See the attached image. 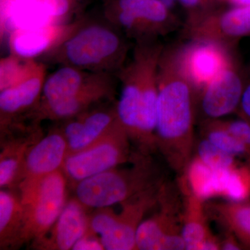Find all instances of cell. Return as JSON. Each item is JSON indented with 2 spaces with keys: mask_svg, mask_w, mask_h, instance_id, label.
Returning <instances> with one entry per match:
<instances>
[{
  "mask_svg": "<svg viewBox=\"0 0 250 250\" xmlns=\"http://www.w3.org/2000/svg\"><path fill=\"white\" fill-rule=\"evenodd\" d=\"M168 223L162 215H156L140 223L136 231V249L161 250L166 236L170 234Z\"/></svg>",
  "mask_w": 250,
  "mask_h": 250,
  "instance_id": "7402d4cb",
  "label": "cell"
},
{
  "mask_svg": "<svg viewBox=\"0 0 250 250\" xmlns=\"http://www.w3.org/2000/svg\"><path fill=\"white\" fill-rule=\"evenodd\" d=\"M129 136L121 122L107 134L80 152L67 156L62 171L75 187L89 178L118 167L129 158Z\"/></svg>",
  "mask_w": 250,
  "mask_h": 250,
  "instance_id": "8992f818",
  "label": "cell"
},
{
  "mask_svg": "<svg viewBox=\"0 0 250 250\" xmlns=\"http://www.w3.org/2000/svg\"><path fill=\"white\" fill-rule=\"evenodd\" d=\"M160 1L161 2L164 3L167 7H168L169 9H170V7H172V6H173L175 0H160Z\"/></svg>",
  "mask_w": 250,
  "mask_h": 250,
  "instance_id": "8d00e7d4",
  "label": "cell"
},
{
  "mask_svg": "<svg viewBox=\"0 0 250 250\" xmlns=\"http://www.w3.org/2000/svg\"><path fill=\"white\" fill-rule=\"evenodd\" d=\"M57 24L44 0H7L1 16V35Z\"/></svg>",
  "mask_w": 250,
  "mask_h": 250,
  "instance_id": "ac0fdd59",
  "label": "cell"
},
{
  "mask_svg": "<svg viewBox=\"0 0 250 250\" xmlns=\"http://www.w3.org/2000/svg\"><path fill=\"white\" fill-rule=\"evenodd\" d=\"M94 73L95 72L62 65L46 77L40 103L36 110L71 98L89 82Z\"/></svg>",
  "mask_w": 250,
  "mask_h": 250,
  "instance_id": "ffe728a7",
  "label": "cell"
},
{
  "mask_svg": "<svg viewBox=\"0 0 250 250\" xmlns=\"http://www.w3.org/2000/svg\"><path fill=\"white\" fill-rule=\"evenodd\" d=\"M182 236L186 245V250H200L207 239V231L203 224L197 220H188L183 229Z\"/></svg>",
  "mask_w": 250,
  "mask_h": 250,
  "instance_id": "83f0119b",
  "label": "cell"
},
{
  "mask_svg": "<svg viewBox=\"0 0 250 250\" xmlns=\"http://www.w3.org/2000/svg\"><path fill=\"white\" fill-rule=\"evenodd\" d=\"M164 47L159 40L136 42L132 57L116 75L121 84L118 119L130 138L147 146L155 141L158 70Z\"/></svg>",
  "mask_w": 250,
  "mask_h": 250,
  "instance_id": "6da1fadb",
  "label": "cell"
},
{
  "mask_svg": "<svg viewBox=\"0 0 250 250\" xmlns=\"http://www.w3.org/2000/svg\"><path fill=\"white\" fill-rule=\"evenodd\" d=\"M231 220L236 231L250 242V205L233 207Z\"/></svg>",
  "mask_w": 250,
  "mask_h": 250,
  "instance_id": "f1b7e54d",
  "label": "cell"
},
{
  "mask_svg": "<svg viewBox=\"0 0 250 250\" xmlns=\"http://www.w3.org/2000/svg\"><path fill=\"white\" fill-rule=\"evenodd\" d=\"M67 156V141L61 128L38 140L23 164L18 187L20 195L29 191L49 174L62 170Z\"/></svg>",
  "mask_w": 250,
  "mask_h": 250,
  "instance_id": "30bf717a",
  "label": "cell"
},
{
  "mask_svg": "<svg viewBox=\"0 0 250 250\" xmlns=\"http://www.w3.org/2000/svg\"><path fill=\"white\" fill-rule=\"evenodd\" d=\"M147 164L142 161L132 168L116 167L83 179L74 187L75 197L88 209L124 203L154 188Z\"/></svg>",
  "mask_w": 250,
  "mask_h": 250,
  "instance_id": "277c9868",
  "label": "cell"
},
{
  "mask_svg": "<svg viewBox=\"0 0 250 250\" xmlns=\"http://www.w3.org/2000/svg\"><path fill=\"white\" fill-rule=\"evenodd\" d=\"M88 210L75 197L67 200L52 228L31 247L41 250H72L88 230Z\"/></svg>",
  "mask_w": 250,
  "mask_h": 250,
  "instance_id": "2e32d148",
  "label": "cell"
},
{
  "mask_svg": "<svg viewBox=\"0 0 250 250\" xmlns=\"http://www.w3.org/2000/svg\"><path fill=\"white\" fill-rule=\"evenodd\" d=\"M223 250H239L238 246L235 244L234 242H227V243H225V245L223 246Z\"/></svg>",
  "mask_w": 250,
  "mask_h": 250,
  "instance_id": "e575fe53",
  "label": "cell"
},
{
  "mask_svg": "<svg viewBox=\"0 0 250 250\" xmlns=\"http://www.w3.org/2000/svg\"><path fill=\"white\" fill-rule=\"evenodd\" d=\"M117 76L106 72H95L89 82L71 98L36 110L39 121H66L90 108L111 102L115 97Z\"/></svg>",
  "mask_w": 250,
  "mask_h": 250,
  "instance_id": "7c38bea8",
  "label": "cell"
},
{
  "mask_svg": "<svg viewBox=\"0 0 250 250\" xmlns=\"http://www.w3.org/2000/svg\"><path fill=\"white\" fill-rule=\"evenodd\" d=\"M244 87L234 62L201 90L204 113L217 119L232 113L241 103Z\"/></svg>",
  "mask_w": 250,
  "mask_h": 250,
  "instance_id": "e0dca14e",
  "label": "cell"
},
{
  "mask_svg": "<svg viewBox=\"0 0 250 250\" xmlns=\"http://www.w3.org/2000/svg\"><path fill=\"white\" fill-rule=\"evenodd\" d=\"M74 250H104L103 243L98 236L85 234L75 243Z\"/></svg>",
  "mask_w": 250,
  "mask_h": 250,
  "instance_id": "4dcf8cb0",
  "label": "cell"
},
{
  "mask_svg": "<svg viewBox=\"0 0 250 250\" xmlns=\"http://www.w3.org/2000/svg\"><path fill=\"white\" fill-rule=\"evenodd\" d=\"M189 179L197 197L207 198L218 194L215 170L200 159L194 161L190 166Z\"/></svg>",
  "mask_w": 250,
  "mask_h": 250,
  "instance_id": "603a6c76",
  "label": "cell"
},
{
  "mask_svg": "<svg viewBox=\"0 0 250 250\" xmlns=\"http://www.w3.org/2000/svg\"><path fill=\"white\" fill-rule=\"evenodd\" d=\"M24 215L21 197L5 189L0 191V248L16 249L22 246Z\"/></svg>",
  "mask_w": 250,
  "mask_h": 250,
  "instance_id": "44dd1931",
  "label": "cell"
},
{
  "mask_svg": "<svg viewBox=\"0 0 250 250\" xmlns=\"http://www.w3.org/2000/svg\"><path fill=\"white\" fill-rule=\"evenodd\" d=\"M116 105H98L65 121L62 128L66 139L67 156L85 149L105 136L119 123Z\"/></svg>",
  "mask_w": 250,
  "mask_h": 250,
  "instance_id": "5bb4252c",
  "label": "cell"
},
{
  "mask_svg": "<svg viewBox=\"0 0 250 250\" xmlns=\"http://www.w3.org/2000/svg\"><path fill=\"white\" fill-rule=\"evenodd\" d=\"M35 59H24L10 54L1 59L0 90L13 84L24 76L35 62Z\"/></svg>",
  "mask_w": 250,
  "mask_h": 250,
  "instance_id": "d4e9b609",
  "label": "cell"
},
{
  "mask_svg": "<svg viewBox=\"0 0 250 250\" xmlns=\"http://www.w3.org/2000/svg\"><path fill=\"white\" fill-rule=\"evenodd\" d=\"M183 29L188 40L215 41L231 48L237 40L250 34V5L208 13L184 22Z\"/></svg>",
  "mask_w": 250,
  "mask_h": 250,
  "instance_id": "9c48e42d",
  "label": "cell"
},
{
  "mask_svg": "<svg viewBox=\"0 0 250 250\" xmlns=\"http://www.w3.org/2000/svg\"><path fill=\"white\" fill-rule=\"evenodd\" d=\"M218 249V246L215 242L207 239L202 245L200 250H212Z\"/></svg>",
  "mask_w": 250,
  "mask_h": 250,
  "instance_id": "836d02e7",
  "label": "cell"
},
{
  "mask_svg": "<svg viewBox=\"0 0 250 250\" xmlns=\"http://www.w3.org/2000/svg\"><path fill=\"white\" fill-rule=\"evenodd\" d=\"M42 136L37 123L31 126H25L21 123L1 129L0 187L1 189H12L18 187L28 151Z\"/></svg>",
  "mask_w": 250,
  "mask_h": 250,
  "instance_id": "4fadbf2b",
  "label": "cell"
},
{
  "mask_svg": "<svg viewBox=\"0 0 250 250\" xmlns=\"http://www.w3.org/2000/svg\"><path fill=\"white\" fill-rule=\"evenodd\" d=\"M215 171L219 194H224L235 201H241L246 198L249 192V187L243 173L233 170L232 167Z\"/></svg>",
  "mask_w": 250,
  "mask_h": 250,
  "instance_id": "cb8c5ba5",
  "label": "cell"
},
{
  "mask_svg": "<svg viewBox=\"0 0 250 250\" xmlns=\"http://www.w3.org/2000/svg\"><path fill=\"white\" fill-rule=\"evenodd\" d=\"M195 91L181 68L176 48L164 47L158 70L155 134L165 152L187 151L192 136Z\"/></svg>",
  "mask_w": 250,
  "mask_h": 250,
  "instance_id": "3957f363",
  "label": "cell"
},
{
  "mask_svg": "<svg viewBox=\"0 0 250 250\" xmlns=\"http://www.w3.org/2000/svg\"><path fill=\"white\" fill-rule=\"evenodd\" d=\"M154 188L123 203L121 213L115 211L107 231L100 239L104 250L136 249V231L146 210L154 202Z\"/></svg>",
  "mask_w": 250,
  "mask_h": 250,
  "instance_id": "9a60e30c",
  "label": "cell"
},
{
  "mask_svg": "<svg viewBox=\"0 0 250 250\" xmlns=\"http://www.w3.org/2000/svg\"><path fill=\"white\" fill-rule=\"evenodd\" d=\"M118 6L108 21L136 42L159 40L182 24L160 0H119Z\"/></svg>",
  "mask_w": 250,
  "mask_h": 250,
  "instance_id": "52a82bcc",
  "label": "cell"
},
{
  "mask_svg": "<svg viewBox=\"0 0 250 250\" xmlns=\"http://www.w3.org/2000/svg\"><path fill=\"white\" fill-rule=\"evenodd\" d=\"M70 23L14 31L6 38L10 54L24 59L42 57L58 43L70 27Z\"/></svg>",
  "mask_w": 250,
  "mask_h": 250,
  "instance_id": "d6986e66",
  "label": "cell"
},
{
  "mask_svg": "<svg viewBox=\"0 0 250 250\" xmlns=\"http://www.w3.org/2000/svg\"><path fill=\"white\" fill-rule=\"evenodd\" d=\"M207 140L215 146L231 155L243 154L248 150V147L228 132L221 123L212 126L207 134Z\"/></svg>",
  "mask_w": 250,
  "mask_h": 250,
  "instance_id": "4316f807",
  "label": "cell"
},
{
  "mask_svg": "<svg viewBox=\"0 0 250 250\" xmlns=\"http://www.w3.org/2000/svg\"><path fill=\"white\" fill-rule=\"evenodd\" d=\"M229 1L238 6L250 5V0H229Z\"/></svg>",
  "mask_w": 250,
  "mask_h": 250,
  "instance_id": "d590c367",
  "label": "cell"
},
{
  "mask_svg": "<svg viewBox=\"0 0 250 250\" xmlns=\"http://www.w3.org/2000/svg\"><path fill=\"white\" fill-rule=\"evenodd\" d=\"M199 159L213 170H226L231 168L233 156L215 146L205 139L199 145Z\"/></svg>",
  "mask_w": 250,
  "mask_h": 250,
  "instance_id": "484cf974",
  "label": "cell"
},
{
  "mask_svg": "<svg viewBox=\"0 0 250 250\" xmlns=\"http://www.w3.org/2000/svg\"><path fill=\"white\" fill-rule=\"evenodd\" d=\"M46 77L45 63L36 60L24 76L0 90L1 128L21 122L23 113L34 114L40 103Z\"/></svg>",
  "mask_w": 250,
  "mask_h": 250,
  "instance_id": "8fae6325",
  "label": "cell"
},
{
  "mask_svg": "<svg viewBox=\"0 0 250 250\" xmlns=\"http://www.w3.org/2000/svg\"><path fill=\"white\" fill-rule=\"evenodd\" d=\"M128 38L108 20L77 21L58 43L42 56L47 62L117 75L126 62Z\"/></svg>",
  "mask_w": 250,
  "mask_h": 250,
  "instance_id": "7a4b0ae2",
  "label": "cell"
},
{
  "mask_svg": "<svg viewBox=\"0 0 250 250\" xmlns=\"http://www.w3.org/2000/svg\"><path fill=\"white\" fill-rule=\"evenodd\" d=\"M67 179L62 170L49 174L20 195L23 207V243L42 238L61 214L67 200Z\"/></svg>",
  "mask_w": 250,
  "mask_h": 250,
  "instance_id": "5b68a950",
  "label": "cell"
},
{
  "mask_svg": "<svg viewBox=\"0 0 250 250\" xmlns=\"http://www.w3.org/2000/svg\"><path fill=\"white\" fill-rule=\"evenodd\" d=\"M221 125L229 134L244 143L247 147H250V124L248 122L237 120L229 123H221Z\"/></svg>",
  "mask_w": 250,
  "mask_h": 250,
  "instance_id": "f546056e",
  "label": "cell"
},
{
  "mask_svg": "<svg viewBox=\"0 0 250 250\" xmlns=\"http://www.w3.org/2000/svg\"><path fill=\"white\" fill-rule=\"evenodd\" d=\"M177 47V59L184 75L195 90H203L235 62L231 47L207 40H188Z\"/></svg>",
  "mask_w": 250,
  "mask_h": 250,
  "instance_id": "ba28073f",
  "label": "cell"
},
{
  "mask_svg": "<svg viewBox=\"0 0 250 250\" xmlns=\"http://www.w3.org/2000/svg\"><path fill=\"white\" fill-rule=\"evenodd\" d=\"M179 1L187 9H192L197 7L202 0H179Z\"/></svg>",
  "mask_w": 250,
  "mask_h": 250,
  "instance_id": "d6a6232c",
  "label": "cell"
},
{
  "mask_svg": "<svg viewBox=\"0 0 250 250\" xmlns=\"http://www.w3.org/2000/svg\"><path fill=\"white\" fill-rule=\"evenodd\" d=\"M242 111L250 121V83L244 87L241 100Z\"/></svg>",
  "mask_w": 250,
  "mask_h": 250,
  "instance_id": "1f68e13d",
  "label": "cell"
}]
</instances>
